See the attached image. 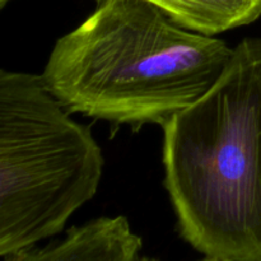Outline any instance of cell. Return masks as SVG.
I'll use <instances>...</instances> for the list:
<instances>
[{"label": "cell", "instance_id": "cell-6", "mask_svg": "<svg viewBox=\"0 0 261 261\" xmlns=\"http://www.w3.org/2000/svg\"><path fill=\"white\" fill-rule=\"evenodd\" d=\"M138 261H158V260L150 259V257H142V259H139ZM203 261H223V260H218V259H212V257H206V259L203 260Z\"/></svg>", "mask_w": 261, "mask_h": 261}, {"label": "cell", "instance_id": "cell-4", "mask_svg": "<svg viewBox=\"0 0 261 261\" xmlns=\"http://www.w3.org/2000/svg\"><path fill=\"white\" fill-rule=\"evenodd\" d=\"M143 241L125 216L99 217L71 227L65 237L43 247L30 246L3 261H138Z\"/></svg>", "mask_w": 261, "mask_h": 261}, {"label": "cell", "instance_id": "cell-3", "mask_svg": "<svg viewBox=\"0 0 261 261\" xmlns=\"http://www.w3.org/2000/svg\"><path fill=\"white\" fill-rule=\"evenodd\" d=\"M105 158L42 76L0 70V256L60 233L94 198Z\"/></svg>", "mask_w": 261, "mask_h": 261}, {"label": "cell", "instance_id": "cell-5", "mask_svg": "<svg viewBox=\"0 0 261 261\" xmlns=\"http://www.w3.org/2000/svg\"><path fill=\"white\" fill-rule=\"evenodd\" d=\"M96 4L105 0H94ZM173 22L194 32L216 36L254 23L261 17V0H145Z\"/></svg>", "mask_w": 261, "mask_h": 261}, {"label": "cell", "instance_id": "cell-7", "mask_svg": "<svg viewBox=\"0 0 261 261\" xmlns=\"http://www.w3.org/2000/svg\"><path fill=\"white\" fill-rule=\"evenodd\" d=\"M10 0H0V9H3V8L7 5V3H9Z\"/></svg>", "mask_w": 261, "mask_h": 261}, {"label": "cell", "instance_id": "cell-2", "mask_svg": "<svg viewBox=\"0 0 261 261\" xmlns=\"http://www.w3.org/2000/svg\"><path fill=\"white\" fill-rule=\"evenodd\" d=\"M163 185L180 236L206 257L261 261V37L162 126Z\"/></svg>", "mask_w": 261, "mask_h": 261}, {"label": "cell", "instance_id": "cell-1", "mask_svg": "<svg viewBox=\"0 0 261 261\" xmlns=\"http://www.w3.org/2000/svg\"><path fill=\"white\" fill-rule=\"evenodd\" d=\"M233 50L145 0H105L56 41L41 76L70 114L138 132L162 127L204 96Z\"/></svg>", "mask_w": 261, "mask_h": 261}]
</instances>
